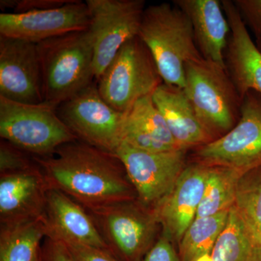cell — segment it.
Returning a JSON list of instances; mask_svg holds the SVG:
<instances>
[{"label":"cell","instance_id":"6da1fadb","mask_svg":"<svg viewBox=\"0 0 261 261\" xmlns=\"http://www.w3.org/2000/svg\"><path fill=\"white\" fill-rule=\"evenodd\" d=\"M34 159L51 188L66 194L89 212L137 199L121 161L80 140Z\"/></svg>","mask_w":261,"mask_h":261},{"label":"cell","instance_id":"7a4b0ae2","mask_svg":"<svg viewBox=\"0 0 261 261\" xmlns=\"http://www.w3.org/2000/svg\"><path fill=\"white\" fill-rule=\"evenodd\" d=\"M139 37L153 57L163 82L184 89L185 65L202 58L187 15L173 3L147 7Z\"/></svg>","mask_w":261,"mask_h":261},{"label":"cell","instance_id":"3957f363","mask_svg":"<svg viewBox=\"0 0 261 261\" xmlns=\"http://www.w3.org/2000/svg\"><path fill=\"white\" fill-rule=\"evenodd\" d=\"M43 101L58 108L92 84L94 51L88 29L37 44Z\"/></svg>","mask_w":261,"mask_h":261},{"label":"cell","instance_id":"277c9868","mask_svg":"<svg viewBox=\"0 0 261 261\" xmlns=\"http://www.w3.org/2000/svg\"><path fill=\"white\" fill-rule=\"evenodd\" d=\"M184 90L214 140L228 133L240 119L241 98L226 68L216 63L203 58L188 62Z\"/></svg>","mask_w":261,"mask_h":261},{"label":"cell","instance_id":"5b68a950","mask_svg":"<svg viewBox=\"0 0 261 261\" xmlns=\"http://www.w3.org/2000/svg\"><path fill=\"white\" fill-rule=\"evenodd\" d=\"M163 83L150 51L137 36L122 46L97 80V87L110 106L126 113Z\"/></svg>","mask_w":261,"mask_h":261},{"label":"cell","instance_id":"8992f818","mask_svg":"<svg viewBox=\"0 0 261 261\" xmlns=\"http://www.w3.org/2000/svg\"><path fill=\"white\" fill-rule=\"evenodd\" d=\"M0 137L36 157L50 155L77 140L57 108L45 102L24 104L0 97Z\"/></svg>","mask_w":261,"mask_h":261},{"label":"cell","instance_id":"52a82bcc","mask_svg":"<svg viewBox=\"0 0 261 261\" xmlns=\"http://www.w3.org/2000/svg\"><path fill=\"white\" fill-rule=\"evenodd\" d=\"M89 213L108 250L119 261H142L157 241L160 224L153 209L137 199Z\"/></svg>","mask_w":261,"mask_h":261},{"label":"cell","instance_id":"ba28073f","mask_svg":"<svg viewBox=\"0 0 261 261\" xmlns=\"http://www.w3.org/2000/svg\"><path fill=\"white\" fill-rule=\"evenodd\" d=\"M93 46L94 76L98 80L122 46L139 36L144 0H87Z\"/></svg>","mask_w":261,"mask_h":261},{"label":"cell","instance_id":"9c48e42d","mask_svg":"<svg viewBox=\"0 0 261 261\" xmlns=\"http://www.w3.org/2000/svg\"><path fill=\"white\" fill-rule=\"evenodd\" d=\"M197 162L234 168L245 173L261 166V94L242 99L240 119L228 133L199 147Z\"/></svg>","mask_w":261,"mask_h":261},{"label":"cell","instance_id":"30bf717a","mask_svg":"<svg viewBox=\"0 0 261 261\" xmlns=\"http://www.w3.org/2000/svg\"><path fill=\"white\" fill-rule=\"evenodd\" d=\"M57 113L81 142L113 154L121 144L126 113L110 106L93 83L61 103Z\"/></svg>","mask_w":261,"mask_h":261},{"label":"cell","instance_id":"8fae6325","mask_svg":"<svg viewBox=\"0 0 261 261\" xmlns=\"http://www.w3.org/2000/svg\"><path fill=\"white\" fill-rule=\"evenodd\" d=\"M185 149L150 152L121 143L114 154L123 163L142 205L153 209L186 168Z\"/></svg>","mask_w":261,"mask_h":261},{"label":"cell","instance_id":"7c38bea8","mask_svg":"<svg viewBox=\"0 0 261 261\" xmlns=\"http://www.w3.org/2000/svg\"><path fill=\"white\" fill-rule=\"evenodd\" d=\"M89 23L86 2L70 0L55 9L24 13H2L0 36L38 44L68 33L88 29Z\"/></svg>","mask_w":261,"mask_h":261},{"label":"cell","instance_id":"4fadbf2b","mask_svg":"<svg viewBox=\"0 0 261 261\" xmlns=\"http://www.w3.org/2000/svg\"><path fill=\"white\" fill-rule=\"evenodd\" d=\"M0 97L24 104L44 102L37 44L0 36Z\"/></svg>","mask_w":261,"mask_h":261},{"label":"cell","instance_id":"5bb4252c","mask_svg":"<svg viewBox=\"0 0 261 261\" xmlns=\"http://www.w3.org/2000/svg\"><path fill=\"white\" fill-rule=\"evenodd\" d=\"M208 165L197 162L186 166L177 181L153 211L163 235L173 244H179L184 233L193 222L205 190Z\"/></svg>","mask_w":261,"mask_h":261},{"label":"cell","instance_id":"9a60e30c","mask_svg":"<svg viewBox=\"0 0 261 261\" xmlns=\"http://www.w3.org/2000/svg\"><path fill=\"white\" fill-rule=\"evenodd\" d=\"M49 184L39 165L0 174V221L9 224L45 216Z\"/></svg>","mask_w":261,"mask_h":261},{"label":"cell","instance_id":"2e32d148","mask_svg":"<svg viewBox=\"0 0 261 261\" xmlns=\"http://www.w3.org/2000/svg\"><path fill=\"white\" fill-rule=\"evenodd\" d=\"M221 4L230 27L224 58L226 71L241 99L249 91L261 94V53L233 1L223 0Z\"/></svg>","mask_w":261,"mask_h":261},{"label":"cell","instance_id":"e0dca14e","mask_svg":"<svg viewBox=\"0 0 261 261\" xmlns=\"http://www.w3.org/2000/svg\"><path fill=\"white\" fill-rule=\"evenodd\" d=\"M45 221L47 238L49 240L108 250L107 244L88 211L66 194L51 187L47 192Z\"/></svg>","mask_w":261,"mask_h":261},{"label":"cell","instance_id":"ac0fdd59","mask_svg":"<svg viewBox=\"0 0 261 261\" xmlns=\"http://www.w3.org/2000/svg\"><path fill=\"white\" fill-rule=\"evenodd\" d=\"M191 22L197 47L205 60L226 68L230 27L219 0H174Z\"/></svg>","mask_w":261,"mask_h":261},{"label":"cell","instance_id":"d6986e66","mask_svg":"<svg viewBox=\"0 0 261 261\" xmlns=\"http://www.w3.org/2000/svg\"><path fill=\"white\" fill-rule=\"evenodd\" d=\"M152 97L180 148L188 150L215 140L199 120L184 89L163 83Z\"/></svg>","mask_w":261,"mask_h":261},{"label":"cell","instance_id":"ffe728a7","mask_svg":"<svg viewBox=\"0 0 261 261\" xmlns=\"http://www.w3.org/2000/svg\"><path fill=\"white\" fill-rule=\"evenodd\" d=\"M211 255L214 261H261V231L233 205Z\"/></svg>","mask_w":261,"mask_h":261},{"label":"cell","instance_id":"44dd1931","mask_svg":"<svg viewBox=\"0 0 261 261\" xmlns=\"http://www.w3.org/2000/svg\"><path fill=\"white\" fill-rule=\"evenodd\" d=\"M47 235L45 216L1 224L0 261H34Z\"/></svg>","mask_w":261,"mask_h":261},{"label":"cell","instance_id":"7402d4cb","mask_svg":"<svg viewBox=\"0 0 261 261\" xmlns=\"http://www.w3.org/2000/svg\"><path fill=\"white\" fill-rule=\"evenodd\" d=\"M243 174L234 168L209 166L205 190L196 218L229 211L234 205L239 180Z\"/></svg>","mask_w":261,"mask_h":261},{"label":"cell","instance_id":"603a6c76","mask_svg":"<svg viewBox=\"0 0 261 261\" xmlns=\"http://www.w3.org/2000/svg\"><path fill=\"white\" fill-rule=\"evenodd\" d=\"M229 211L195 218L178 245L181 261H194L202 255L211 254L227 222Z\"/></svg>","mask_w":261,"mask_h":261},{"label":"cell","instance_id":"cb8c5ba5","mask_svg":"<svg viewBox=\"0 0 261 261\" xmlns=\"http://www.w3.org/2000/svg\"><path fill=\"white\" fill-rule=\"evenodd\" d=\"M152 96L151 94L139 99L132 106L126 113L124 124L151 136L173 148L182 149L173 140L167 123L154 105Z\"/></svg>","mask_w":261,"mask_h":261},{"label":"cell","instance_id":"d4e9b609","mask_svg":"<svg viewBox=\"0 0 261 261\" xmlns=\"http://www.w3.org/2000/svg\"><path fill=\"white\" fill-rule=\"evenodd\" d=\"M234 206L261 231V166L240 177Z\"/></svg>","mask_w":261,"mask_h":261},{"label":"cell","instance_id":"484cf974","mask_svg":"<svg viewBox=\"0 0 261 261\" xmlns=\"http://www.w3.org/2000/svg\"><path fill=\"white\" fill-rule=\"evenodd\" d=\"M37 166L32 154L2 140L0 143V174L27 171Z\"/></svg>","mask_w":261,"mask_h":261},{"label":"cell","instance_id":"4316f807","mask_svg":"<svg viewBox=\"0 0 261 261\" xmlns=\"http://www.w3.org/2000/svg\"><path fill=\"white\" fill-rule=\"evenodd\" d=\"M70 0H1L2 10H11L12 13L55 9L69 3Z\"/></svg>","mask_w":261,"mask_h":261},{"label":"cell","instance_id":"83f0119b","mask_svg":"<svg viewBox=\"0 0 261 261\" xmlns=\"http://www.w3.org/2000/svg\"><path fill=\"white\" fill-rule=\"evenodd\" d=\"M246 27L255 34V40L261 38V0H234Z\"/></svg>","mask_w":261,"mask_h":261},{"label":"cell","instance_id":"f1b7e54d","mask_svg":"<svg viewBox=\"0 0 261 261\" xmlns=\"http://www.w3.org/2000/svg\"><path fill=\"white\" fill-rule=\"evenodd\" d=\"M63 244L73 261H119L106 249L82 244Z\"/></svg>","mask_w":261,"mask_h":261},{"label":"cell","instance_id":"f546056e","mask_svg":"<svg viewBox=\"0 0 261 261\" xmlns=\"http://www.w3.org/2000/svg\"><path fill=\"white\" fill-rule=\"evenodd\" d=\"M142 261H181L174 244L162 234Z\"/></svg>","mask_w":261,"mask_h":261},{"label":"cell","instance_id":"4dcf8cb0","mask_svg":"<svg viewBox=\"0 0 261 261\" xmlns=\"http://www.w3.org/2000/svg\"><path fill=\"white\" fill-rule=\"evenodd\" d=\"M46 260L73 261L65 245L60 242L48 239Z\"/></svg>","mask_w":261,"mask_h":261},{"label":"cell","instance_id":"1f68e13d","mask_svg":"<svg viewBox=\"0 0 261 261\" xmlns=\"http://www.w3.org/2000/svg\"><path fill=\"white\" fill-rule=\"evenodd\" d=\"M194 261H214V259H213L211 254H206V255L199 257L198 258Z\"/></svg>","mask_w":261,"mask_h":261},{"label":"cell","instance_id":"d6a6232c","mask_svg":"<svg viewBox=\"0 0 261 261\" xmlns=\"http://www.w3.org/2000/svg\"><path fill=\"white\" fill-rule=\"evenodd\" d=\"M255 44H256L257 49H258L259 51L261 53V38L255 40Z\"/></svg>","mask_w":261,"mask_h":261},{"label":"cell","instance_id":"836d02e7","mask_svg":"<svg viewBox=\"0 0 261 261\" xmlns=\"http://www.w3.org/2000/svg\"><path fill=\"white\" fill-rule=\"evenodd\" d=\"M34 261H43L42 257L41 256L40 252H39V255H37Z\"/></svg>","mask_w":261,"mask_h":261}]
</instances>
